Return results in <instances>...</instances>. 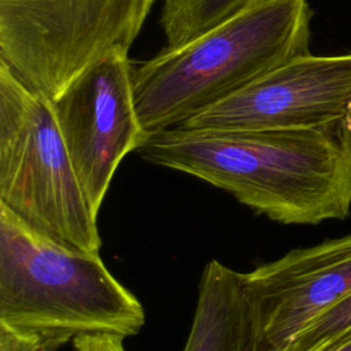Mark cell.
Returning <instances> with one entry per match:
<instances>
[{
    "label": "cell",
    "instance_id": "cell-1",
    "mask_svg": "<svg viewBox=\"0 0 351 351\" xmlns=\"http://www.w3.org/2000/svg\"><path fill=\"white\" fill-rule=\"evenodd\" d=\"M148 163L186 173L271 221L317 225L351 211V126L346 118L307 129L189 130L149 134Z\"/></svg>",
    "mask_w": 351,
    "mask_h": 351
},
{
    "label": "cell",
    "instance_id": "cell-2",
    "mask_svg": "<svg viewBox=\"0 0 351 351\" xmlns=\"http://www.w3.org/2000/svg\"><path fill=\"white\" fill-rule=\"evenodd\" d=\"M307 0H252L237 14L133 69L138 119L149 134L176 128L267 71L310 53Z\"/></svg>",
    "mask_w": 351,
    "mask_h": 351
},
{
    "label": "cell",
    "instance_id": "cell-3",
    "mask_svg": "<svg viewBox=\"0 0 351 351\" xmlns=\"http://www.w3.org/2000/svg\"><path fill=\"white\" fill-rule=\"evenodd\" d=\"M144 324L141 302L100 254L60 241L0 204V325L74 340L126 339Z\"/></svg>",
    "mask_w": 351,
    "mask_h": 351
},
{
    "label": "cell",
    "instance_id": "cell-4",
    "mask_svg": "<svg viewBox=\"0 0 351 351\" xmlns=\"http://www.w3.org/2000/svg\"><path fill=\"white\" fill-rule=\"evenodd\" d=\"M0 204L36 229L100 254L97 218L81 188L51 97L0 60Z\"/></svg>",
    "mask_w": 351,
    "mask_h": 351
},
{
    "label": "cell",
    "instance_id": "cell-5",
    "mask_svg": "<svg viewBox=\"0 0 351 351\" xmlns=\"http://www.w3.org/2000/svg\"><path fill=\"white\" fill-rule=\"evenodd\" d=\"M155 0H0V60L59 95L96 59L129 52Z\"/></svg>",
    "mask_w": 351,
    "mask_h": 351
},
{
    "label": "cell",
    "instance_id": "cell-6",
    "mask_svg": "<svg viewBox=\"0 0 351 351\" xmlns=\"http://www.w3.org/2000/svg\"><path fill=\"white\" fill-rule=\"evenodd\" d=\"M129 52L86 66L51 99L81 188L96 217L122 159L149 137L140 123Z\"/></svg>",
    "mask_w": 351,
    "mask_h": 351
},
{
    "label": "cell",
    "instance_id": "cell-7",
    "mask_svg": "<svg viewBox=\"0 0 351 351\" xmlns=\"http://www.w3.org/2000/svg\"><path fill=\"white\" fill-rule=\"evenodd\" d=\"M351 106V53L295 58L191 117L189 130L307 129L343 119Z\"/></svg>",
    "mask_w": 351,
    "mask_h": 351
},
{
    "label": "cell",
    "instance_id": "cell-8",
    "mask_svg": "<svg viewBox=\"0 0 351 351\" xmlns=\"http://www.w3.org/2000/svg\"><path fill=\"white\" fill-rule=\"evenodd\" d=\"M250 351H282L314 317L351 291V233L296 248L243 273Z\"/></svg>",
    "mask_w": 351,
    "mask_h": 351
},
{
    "label": "cell",
    "instance_id": "cell-9",
    "mask_svg": "<svg viewBox=\"0 0 351 351\" xmlns=\"http://www.w3.org/2000/svg\"><path fill=\"white\" fill-rule=\"evenodd\" d=\"M251 321L243 273L217 259L200 276L196 308L182 351H250Z\"/></svg>",
    "mask_w": 351,
    "mask_h": 351
},
{
    "label": "cell",
    "instance_id": "cell-10",
    "mask_svg": "<svg viewBox=\"0 0 351 351\" xmlns=\"http://www.w3.org/2000/svg\"><path fill=\"white\" fill-rule=\"evenodd\" d=\"M252 0H163L159 18L166 47L182 45L229 19Z\"/></svg>",
    "mask_w": 351,
    "mask_h": 351
},
{
    "label": "cell",
    "instance_id": "cell-11",
    "mask_svg": "<svg viewBox=\"0 0 351 351\" xmlns=\"http://www.w3.org/2000/svg\"><path fill=\"white\" fill-rule=\"evenodd\" d=\"M351 329V291L314 317L282 351H314Z\"/></svg>",
    "mask_w": 351,
    "mask_h": 351
},
{
    "label": "cell",
    "instance_id": "cell-12",
    "mask_svg": "<svg viewBox=\"0 0 351 351\" xmlns=\"http://www.w3.org/2000/svg\"><path fill=\"white\" fill-rule=\"evenodd\" d=\"M69 340L38 333H26L0 325V351H58Z\"/></svg>",
    "mask_w": 351,
    "mask_h": 351
},
{
    "label": "cell",
    "instance_id": "cell-13",
    "mask_svg": "<svg viewBox=\"0 0 351 351\" xmlns=\"http://www.w3.org/2000/svg\"><path fill=\"white\" fill-rule=\"evenodd\" d=\"M123 337L111 335H85L73 340L75 351H126Z\"/></svg>",
    "mask_w": 351,
    "mask_h": 351
},
{
    "label": "cell",
    "instance_id": "cell-14",
    "mask_svg": "<svg viewBox=\"0 0 351 351\" xmlns=\"http://www.w3.org/2000/svg\"><path fill=\"white\" fill-rule=\"evenodd\" d=\"M314 351H351V329L330 339Z\"/></svg>",
    "mask_w": 351,
    "mask_h": 351
},
{
    "label": "cell",
    "instance_id": "cell-15",
    "mask_svg": "<svg viewBox=\"0 0 351 351\" xmlns=\"http://www.w3.org/2000/svg\"><path fill=\"white\" fill-rule=\"evenodd\" d=\"M346 121L348 122V125L351 126V106H350V110H348V112H347V117H346Z\"/></svg>",
    "mask_w": 351,
    "mask_h": 351
}]
</instances>
